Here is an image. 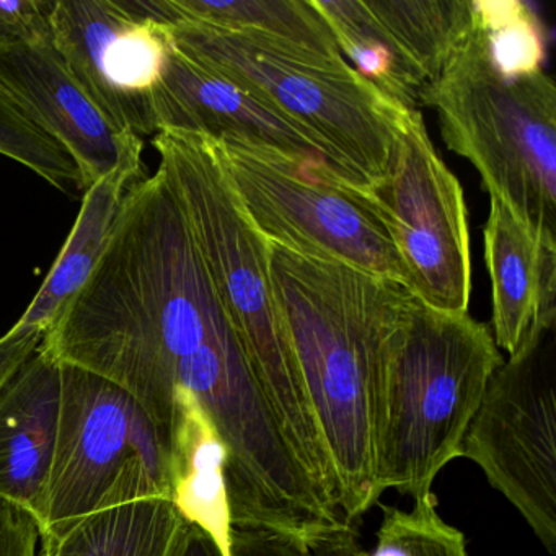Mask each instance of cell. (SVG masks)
I'll use <instances>...</instances> for the list:
<instances>
[{
	"label": "cell",
	"mask_w": 556,
	"mask_h": 556,
	"mask_svg": "<svg viewBox=\"0 0 556 556\" xmlns=\"http://www.w3.org/2000/svg\"><path fill=\"white\" fill-rule=\"evenodd\" d=\"M239 337L162 168L136 181L99 265L41 348L131 393L168 435L181 372Z\"/></svg>",
	"instance_id": "cell-1"
},
{
	"label": "cell",
	"mask_w": 556,
	"mask_h": 556,
	"mask_svg": "<svg viewBox=\"0 0 556 556\" xmlns=\"http://www.w3.org/2000/svg\"><path fill=\"white\" fill-rule=\"evenodd\" d=\"M271 245L273 289L337 480L354 520L379 504L376 408L390 343L415 305L406 286Z\"/></svg>",
	"instance_id": "cell-2"
},
{
	"label": "cell",
	"mask_w": 556,
	"mask_h": 556,
	"mask_svg": "<svg viewBox=\"0 0 556 556\" xmlns=\"http://www.w3.org/2000/svg\"><path fill=\"white\" fill-rule=\"evenodd\" d=\"M159 167L177 191L207 275L232 321L282 438L337 506L333 467L273 289L271 245L250 219L214 139L157 132ZM338 509V506H337Z\"/></svg>",
	"instance_id": "cell-3"
},
{
	"label": "cell",
	"mask_w": 556,
	"mask_h": 556,
	"mask_svg": "<svg viewBox=\"0 0 556 556\" xmlns=\"http://www.w3.org/2000/svg\"><path fill=\"white\" fill-rule=\"evenodd\" d=\"M504 357L490 328L467 314L418 301L390 343L376 408L380 493L431 494L435 477L462 457V442Z\"/></svg>",
	"instance_id": "cell-4"
},
{
	"label": "cell",
	"mask_w": 556,
	"mask_h": 556,
	"mask_svg": "<svg viewBox=\"0 0 556 556\" xmlns=\"http://www.w3.org/2000/svg\"><path fill=\"white\" fill-rule=\"evenodd\" d=\"M181 54L314 132L370 187L389 172L409 109L377 89L343 58H328L258 31L167 27Z\"/></svg>",
	"instance_id": "cell-5"
},
{
	"label": "cell",
	"mask_w": 556,
	"mask_h": 556,
	"mask_svg": "<svg viewBox=\"0 0 556 556\" xmlns=\"http://www.w3.org/2000/svg\"><path fill=\"white\" fill-rule=\"evenodd\" d=\"M419 105L438 115L445 146L473 165L490 197L556 233V87L545 71L503 76L475 18Z\"/></svg>",
	"instance_id": "cell-6"
},
{
	"label": "cell",
	"mask_w": 556,
	"mask_h": 556,
	"mask_svg": "<svg viewBox=\"0 0 556 556\" xmlns=\"http://www.w3.org/2000/svg\"><path fill=\"white\" fill-rule=\"evenodd\" d=\"M168 435L116 383L61 364L56 448L43 529L60 536L112 507L168 500Z\"/></svg>",
	"instance_id": "cell-7"
},
{
	"label": "cell",
	"mask_w": 556,
	"mask_h": 556,
	"mask_svg": "<svg viewBox=\"0 0 556 556\" xmlns=\"http://www.w3.org/2000/svg\"><path fill=\"white\" fill-rule=\"evenodd\" d=\"M252 223L269 243L408 288V273L372 188L320 175L239 139L216 141Z\"/></svg>",
	"instance_id": "cell-8"
},
{
	"label": "cell",
	"mask_w": 556,
	"mask_h": 556,
	"mask_svg": "<svg viewBox=\"0 0 556 556\" xmlns=\"http://www.w3.org/2000/svg\"><path fill=\"white\" fill-rule=\"evenodd\" d=\"M555 330L494 370L462 442L488 483L556 553Z\"/></svg>",
	"instance_id": "cell-9"
},
{
	"label": "cell",
	"mask_w": 556,
	"mask_h": 556,
	"mask_svg": "<svg viewBox=\"0 0 556 556\" xmlns=\"http://www.w3.org/2000/svg\"><path fill=\"white\" fill-rule=\"evenodd\" d=\"M419 304L467 314L471 294L467 203L435 151L419 109L409 110L387 177L372 188Z\"/></svg>",
	"instance_id": "cell-10"
},
{
	"label": "cell",
	"mask_w": 556,
	"mask_h": 556,
	"mask_svg": "<svg viewBox=\"0 0 556 556\" xmlns=\"http://www.w3.org/2000/svg\"><path fill=\"white\" fill-rule=\"evenodd\" d=\"M51 41L90 99L123 131L157 135L154 90L170 51L167 27L118 0H54Z\"/></svg>",
	"instance_id": "cell-11"
},
{
	"label": "cell",
	"mask_w": 556,
	"mask_h": 556,
	"mask_svg": "<svg viewBox=\"0 0 556 556\" xmlns=\"http://www.w3.org/2000/svg\"><path fill=\"white\" fill-rule=\"evenodd\" d=\"M152 100L157 132H188L214 141L252 142L273 149L317 174L372 188L343 155L314 132L188 60L172 41Z\"/></svg>",
	"instance_id": "cell-12"
},
{
	"label": "cell",
	"mask_w": 556,
	"mask_h": 556,
	"mask_svg": "<svg viewBox=\"0 0 556 556\" xmlns=\"http://www.w3.org/2000/svg\"><path fill=\"white\" fill-rule=\"evenodd\" d=\"M0 90L70 152L83 191L142 151L141 138L119 129L77 83L51 35L0 48Z\"/></svg>",
	"instance_id": "cell-13"
},
{
	"label": "cell",
	"mask_w": 556,
	"mask_h": 556,
	"mask_svg": "<svg viewBox=\"0 0 556 556\" xmlns=\"http://www.w3.org/2000/svg\"><path fill=\"white\" fill-rule=\"evenodd\" d=\"M493 291V340L507 356L555 330L556 233L533 226L491 197L483 232Z\"/></svg>",
	"instance_id": "cell-14"
},
{
	"label": "cell",
	"mask_w": 556,
	"mask_h": 556,
	"mask_svg": "<svg viewBox=\"0 0 556 556\" xmlns=\"http://www.w3.org/2000/svg\"><path fill=\"white\" fill-rule=\"evenodd\" d=\"M60 408L61 364L40 346L0 392V497L27 507L41 526Z\"/></svg>",
	"instance_id": "cell-15"
},
{
	"label": "cell",
	"mask_w": 556,
	"mask_h": 556,
	"mask_svg": "<svg viewBox=\"0 0 556 556\" xmlns=\"http://www.w3.org/2000/svg\"><path fill=\"white\" fill-rule=\"evenodd\" d=\"M227 452L216 426L188 390L175 389L168 429L170 501L188 526L203 530L223 556H232Z\"/></svg>",
	"instance_id": "cell-16"
},
{
	"label": "cell",
	"mask_w": 556,
	"mask_h": 556,
	"mask_svg": "<svg viewBox=\"0 0 556 556\" xmlns=\"http://www.w3.org/2000/svg\"><path fill=\"white\" fill-rule=\"evenodd\" d=\"M142 151L84 191L83 206L53 268L17 324L47 333L99 265L129 188L141 177Z\"/></svg>",
	"instance_id": "cell-17"
},
{
	"label": "cell",
	"mask_w": 556,
	"mask_h": 556,
	"mask_svg": "<svg viewBox=\"0 0 556 556\" xmlns=\"http://www.w3.org/2000/svg\"><path fill=\"white\" fill-rule=\"evenodd\" d=\"M188 523L168 500L92 514L60 536L45 535L47 556H180Z\"/></svg>",
	"instance_id": "cell-18"
},
{
	"label": "cell",
	"mask_w": 556,
	"mask_h": 556,
	"mask_svg": "<svg viewBox=\"0 0 556 556\" xmlns=\"http://www.w3.org/2000/svg\"><path fill=\"white\" fill-rule=\"evenodd\" d=\"M366 5L428 86L475 27V0H366Z\"/></svg>",
	"instance_id": "cell-19"
},
{
	"label": "cell",
	"mask_w": 556,
	"mask_h": 556,
	"mask_svg": "<svg viewBox=\"0 0 556 556\" xmlns=\"http://www.w3.org/2000/svg\"><path fill=\"white\" fill-rule=\"evenodd\" d=\"M354 70L405 109H418L428 83L402 56L366 0H311Z\"/></svg>",
	"instance_id": "cell-20"
},
{
	"label": "cell",
	"mask_w": 556,
	"mask_h": 556,
	"mask_svg": "<svg viewBox=\"0 0 556 556\" xmlns=\"http://www.w3.org/2000/svg\"><path fill=\"white\" fill-rule=\"evenodd\" d=\"M178 22L229 31H258L324 56H341L327 22L311 0H168Z\"/></svg>",
	"instance_id": "cell-21"
},
{
	"label": "cell",
	"mask_w": 556,
	"mask_h": 556,
	"mask_svg": "<svg viewBox=\"0 0 556 556\" xmlns=\"http://www.w3.org/2000/svg\"><path fill=\"white\" fill-rule=\"evenodd\" d=\"M475 18L483 31L491 63L503 76L543 71L545 35L535 12L519 0H475Z\"/></svg>",
	"instance_id": "cell-22"
},
{
	"label": "cell",
	"mask_w": 556,
	"mask_h": 556,
	"mask_svg": "<svg viewBox=\"0 0 556 556\" xmlns=\"http://www.w3.org/2000/svg\"><path fill=\"white\" fill-rule=\"evenodd\" d=\"M380 510L376 548L364 556H470L464 533L439 516L434 494L419 497L409 510L383 504Z\"/></svg>",
	"instance_id": "cell-23"
},
{
	"label": "cell",
	"mask_w": 556,
	"mask_h": 556,
	"mask_svg": "<svg viewBox=\"0 0 556 556\" xmlns=\"http://www.w3.org/2000/svg\"><path fill=\"white\" fill-rule=\"evenodd\" d=\"M0 154L40 175L64 193L83 190V177L70 152L35 125L24 110L0 90Z\"/></svg>",
	"instance_id": "cell-24"
},
{
	"label": "cell",
	"mask_w": 556,
	"mask_h": 556,
	"mask_svg": "<svg viewBox=\"0 0 556 556\" xmlns=\"http://www.w3.org/2000/svg\"><path fill=\"white\" fill-rule=\"evenodd\" d=\"M356 530L344 522L311 535L275 530H232V556H364Z\"/></svg>",
	"instance_id": "cell-25"
},
{
	"label": "cell",
	"mask_w": 556,
	"mask_h": 556,
	"mask_svg": "<svg viewBox=\"0 0 556 556\" xmlns=\"http://www.w3.org/2000/svg\"><path fill=\"white\" fill-rule=\"evenodd\" d=\"M45 535L31 510L0 497V556H41Z\"/></svg>",
	"instance_id": "cell-26"
},
{
	"label": "cell",
	"mask_w": 556,
	"mask_h": 556,
	"mask_svg": "<svg viewBox=\"0 0 556 556\" xmlns=\"http://www.w3.org/2000/svg\"><path fill=\"white\" fill-rule=\"evenodd\" d=\"M51 8L45 0H0V48L50 37Z\"/></svg>",
	"instance_id": "cell-27"
},
{
	"label": "cell",
	"mask_w": 556,
	"mask_h": 556,
	"mask_svg": "<svg viewBox=\"0 0 556 556\" xmlns=\"http://www.w3.org/2000/svg\"><path fill=\"white\" fill-rule=\"evenodd\" d=\"M43 337L45 334L38 330L11 328L0 338V392L27 363L28 357L41 346Z\"/></svg>",
	"instance_id": "cell-28"
},
{
	"label": "cell",
	"mask_w": 556,
	"mask_h": 556,
	"mask_svg": "<svg viewBox=\"0 0 556 556\" xmlns=\"http://www.w3.org/2000/svg\"><path fill=\"white\" fill-rule=\"evenodd\" d=\"M180 556H223V553L203 530L188 526Z\"/></svg>",
	"instance_id": "cell-29"
},
{
	"label": "cell",
	"mask_w": 556,
	"mask_h": 556,
	"mask_svg": "<svg viewBox=\"0 0 556 556\" xmlns=\"http://www.w3.org/2000/svg\"><path fill=\"white\" fill-rule=\"evenodd\" d=\"M41 556H47V553H45V545H43V549H41Z\"/></svg>",
	"instance_id": "cell-30"
}]
</instances>
